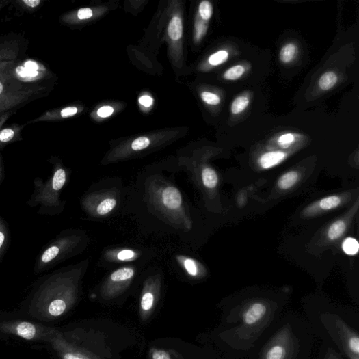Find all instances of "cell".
<instances>
[{"label": "cell", "instance_id": "f1b7e54d", "mask_svg": "<svg viewBox=\"0 0 359 359\" xmlns=\"http://www.w3.org/2000/svg\"><path fill=\"white\" fill-rule=\"evenodd\" d=\"M8 241V229L1 217H0V256L5 250Z\"/></svg>", "mask_w": 359, "mask_h": 359}, {"label": "cell", "instance_id": "603a6c76", "mask_svg": "<svg viewBox=\"0 0 359 359\" xmlns=\"http://www.w3.org/2000/svg\"><path fill=\"white\" fill-rule=\"evenodd\" d=\"M134 274V271L131 268H122L120 269L115 272H114L111 275V280L114 282H122V281H127L128 280H130L133 278V276Z\"/></svg>", "mask_w": 359, "mask_h": 359}, {"label": "cell", "instance_id": "9c48e42d", "mask_svg": "<svg viewBox=\"0 0 359 359\" xmlns=\"http://www.w3.org/2000/svg\"><path fill=\"white\" fill-rule=\"evenodd\" d=\"M78 108L75 106L64 107L62 109H53L46 111L40 117L29 122V124H35L42 122L55 121L60 119L71 118L77 115Z\"/></svg>", "mask_w": 359, "mask_h": 359}, {"label": "cell", "instance_id": "d590c367", "mask_svg": "<svg viewBox=\"0 0 359 359\" xmlns=\"http://www.w3.org/2000/svg\"><path fill=\"white\" fill-rule=\"evenodd\" d=\"M184 265L187 272L191 276H196L198 274V268L194 261L190 259H187L184 262Z\"/></svg>", "mask_w": 359, "mask_h": 359}, {"label": "cell", "instance_id": "4fadbf2b", "mask_svg": "<svg viewBox=\"0 0 359 359\" xmlns=\"http://www.w3.org/2000/svg\"><path fill=\"white\" fill-rule=\"evenodd\" d=\"M168 34L170 38L177 41L183 36V23L182 20L178 16H174L171 20L168 27Z\"/></svg>", "mask_w": 359, "mask_h": 359}, {"label": "cell", "instance_id": "484cf974", "mask_svg": "<svg viewBox=\"0 0 359 359\" xmlns=\"http://www.w3.org/2000/svg\"><path fill=\"white\" fill-rule=\"evenodd\" d=\"M343 251L348 255H355L358 252V242L353 238L347 239L343 243Z\"/></svg>", "mask_w": 359, "mask_h": 359}, {"label": "cell", "instance_id": "e0dca14e", "mask_svg": "<svg viewBox=\"0 0 359 359\" xmlns=\"http://www.w3.org/2000/svg\"><path fill=\"white\" fill-rule=\"evenodd\" d=\"M297 47L294 44L284 45L280 51V60L284 64H289L295 58Z\"/></svg>", "mask_w": 359, "mask_h": 359}, {"label": "cell", "instance_id": "2e32d148", "mask_svg": "<svg viewBox=\"0 0 359 359\" xmlns=\"http://www.w3.org/2000/svg\"><path fill=\"white\" fill-rule=\"evenodd\" d=\"M300 175L296 172H289L284 174L278 181L280 189L286 190L292 187L298 181Z\"/></svg>", "mask_w": 359, "mask_h": 359}, {"label": "cell", "instance_id": "d4e9b609", "mask_svg": "<svg viewBox=\"0 0 359 359\" xmlns=\"http://www.w3.org/2000/svg\"><path fill=\"white\" fill-rule=\"evenodd\" d=\"M245 68L241 65H237L229 68L224 73V78L226 80L234 81L239 79L244 74Z\"/></svg>", "mask_w": 359, "mask_h": 359}, {"label": "cell", "instance_id": "8fae6325", "mask_svg": "<svg viewBox=\"0 0 359 359\" xmlns=\"http://www.w3.org/2000/svg\"><path fill=\"white\" fill-rule=\"evenodd\" d=\"M162 202L170 209H177L182 204V197L178 189L169 187L162 192Z\"/></svg>", "mask_w": 359, "mask_h": 359}, {"label": "cell", "instance_id": "9a60e30c", "mask_svg": "<svg viewBox=\"0 0 359 359\" xmlns=\"http://www.w3.org/2000/svg\"><path fill=\"white\" fill-rule=\"evenodd\" d=\"M317 359H345L341 354L332 347L321 343Z\"/></svg>", "mask_w": 359, "mask_h": 359}, {"label": "cell", "instance_id": "7c38bea8", "mask_svg": "<svg viewBox=\"0 0 359 359\" xmlns=\"http://www.w3.org/2000/svg\"><path fill=\"white\" fill-rule=\"evenodd\" d=\"M287 155L282 151H273L263 154L259 159L261 168L268 170L282 162Z\"/></svg>", "mask_w": 359, "mask_h": 359}, {"label": "cell", "instance_id": "7a4b0ae2", "mask_svg": "<svg viewBox=\"0 0 359 359\" xmlns=\"http://www.w3.org/2000/svg\"><path fill=\"white\" fill-rule=\"evenodd\" d=\"M304 315L315 337L345 359H359V315L323 299L304 302Z\"/></svg>", "mask_w": 359, "mask_h": 359}, {"label": "cell", "instance_id": "5bb4252c", "mask_svg": "<svg viewBox=\"0 0 359 359\" xmlns=\"http://www.w3.org/2000/svg\"><path fill=\"white\" fill-rule=\"evenodd\" d=\"M338 81V76L334 72L328 71L324 73L319 81V88L327 91L332 89Z\"/></svg>", "mask_w": 359, "mask_h": 359}, {"label": "cell", "instance_id": "f546056e", "mask_svg": "<svg viewBox=\"0 0 359 359\" xmlns=\"http://www.w3.org/2000/svg\"><path fill=\"white\" fill-rule=\"evenodd\" d=\"M62 359H90L88 356L79 351H65L57 352Z\"/></svg>", "mask_w": 359, "mask_h": 359}, {"label": "cell", "instance_id": "4dcf8cb0", "mask_svg": "<svg viewBox=\"0 0 359 359\" xmlns=\"http://www.w3.org/2000/svg\"><path fill=\"white\" fill-rule=\"evenodd\" d=\"M150 142L146 137H140L135 139L131 145V148L135 151H139L146 149L150 146Z\"/></svg>", "mask_w": 359, "mask_h": 359}, {"label": "cell", "instance_id": "6da1fadb", "mask_svg": "<svg viewBox=\"0 0 359 359\" xmlns=\"http://www.w3.org/2000/svg\"><path fill=\"white\" fill-rule=\"evenodd\" d=\"M288 292L247 295L223 303L214 339L228 359L253 358L283 315Z\"/></svg>", "mask_w": 359, "mask_h": 359}, {"label": "cell", "instance_id": "7bdbcfd3", "mask_svg": "<svg viewBox=\"0 0 359 359\" xmlns=\"http://www.w3.org/2000/svg\"><path fill=\"white\" fill-rule=\"evenodd\" d=\"M2 165V155L0 154V174H1Z\"/></svg>", "mask_w": 359, "mask_h": 359}, {"label": "cell", "instance_id": "74e56055", "mask_svg": "<svg viewBox=\"0 0 359 359\" xmlns=\"http://www.w3.org/2000/svg\"><path fill=\"white\" fill-rule=\"evenodd\" d=\"M93 16V12L90 8H82L77 12V18L80 20H86Z\"/></svg>", "mask_w": 359, "mask_h": 359}, {"label": "cell", "instance_id": "30bf717a", "mask_svg": "<svg viewBox=\"0 0 359 359\" xmlns=\"http://www.w3.org/2000/svg\"><path fill=\"white\" fill-rule=\"evenodd\" d=\"M24 127V125L14 124L0 129V148L11 143L21 141L22 139L21 132Z\"/></svg>", "mask_w": 359, "mask_h": 359}, {"label": "cell", "instance_id": "83f0119b", "mask_svg": "<svg viewBox=\"0 0 359 359\" xmlns=\"http://www.w3.org/2000/svg\"><path fill=\"white\" fill-rule=\"evenodd\" d=\"M199 13L204 21H209L213 15V6L209 1H203L199 7Z\"/></svg>", "mask_w": 359, "mask_h": 359}, {"label": "cell", "instance_id": "ac0fdd59", "mask_svg": "<svg viewBox=\"0 0 359 359\" xmlns=\"http://www.w3.org/2000/svg\"><path fill=\"white\" fill-rule=\"evenodd\" d=\"M346 230V224L343 220H338L330 226L328 231V237L330 240L339 239Z\"/></svg>", "mask_w": 359, "mask_h": 359}, {"label": "cell", "instance_id": "836d02e7", "mask_svg": "<svg viewBox=\"0 0 359 359\" xmlns=\"http://www.w3.org/2000/svg\"><path fill=\"white\" fill-rule=\"evenodd\" d=\"M295 142V136L293 133H285L279 137L278 141L280 146L287 148Z\"/></svg>", "mask_w": 359, "mask_h": 359}, {"label": "cell", "instance_id": "5b68a950", "mask_svg": "<svg viewBox=\"0 0 359 359\" xmlns=\"http://www.w3.org/2000/svg\"><path fill=\"white\" fill-rule=\"evenodd\" d=\"M51 72L42 63L31 59L18 60L4 75L0 76L12 88L18 91L46 90L42 85Z\"/></svg>", "mask_w": 359, "mask_h": 359}, {"label": "cell", "instance_id": "b9f144b4", "mask_svg": "<svg viewBox=\"0 0 359 359\" xmlns=\"http://www.w3.org/2000/svg\"><path fill=\"white\" fill-rule=\"evenodd\" d=\"M13 112L7 113L1 116H0V129H1L9 118L12 116Z\"/></svg>", "mask_w": 359, "mask_h": 359}, {"label": "cell", "instance_id": "ffe728a7", "mask_svg": "<svg viewBox=\"0 0 359 359\" xmlns=\"http://www.w3.org/2000/svg\"><path fill=\"white\" fill-rule=\"evenodd\" d=\"M250 101L245 96H240L237 97L233 101L231 106V111L233 114L237 115L243 111L248 105H250Z\"/></svg>", "mask_w": 359, "mask_h": 359}, {"label": "cell", "instance_id": "ab89813d", "mask_svg": "<svg viewBox=\"0 0 359 359\" xmlns=\"http://www.w3.org/2000/svg\"><path fill=\"white\" fill-rule=\"evenodd\" d=\"M135 254L133 252L130 250H124L120 252L118 255V258L120 261H127L133 258Z\"/></svg>", "mask_w": 359, "mask_h": 359}, {"label": "cell", "instance_id": "7402d4cb", "mask_svg": "<svg viewBox=\"0 0 359 359\" xmlns=\"http://www.w3.org/2000/svg\"><path fill=\"white\" fill-rule=\"evenodd\" d=\"M228 58L229 53L225 50H220L211 55L209 63L213 66H217L226 63Z\"/></svg>", "mask_w": 359, "mask_h": 359}, {"label": "cell", "instance_id": "f35d334b", "mask_svg": "<svg viewBox=\"0 0 359 359\" xmlns=\"http://www.w3.org/2000/svg\"><path fill=\"white\" fill-rule=\"evenodd\" d=\"M152 358V359H172L168 352L158 349L153 350Z\"/></svg>", "mask_w": 359, "mask_h": 359}, {"label": "cell", "instance_id": "ba28073f", "mask_svg": "<svg viewBox=\"0 0 359 359\" xmlns=\"http://www.w3.org/2000/svg\"><path fill=\"white\" fill-rule=\"evenodd\" d=\"M19 44L16 40L0 44V76L5 75L18 61Z\"/></svg>", "mask_w": 359, "mask_h": 359}, {"label": "cell", "instance_id": "277c9868", "mask_svg": "<svg viewBox=\"0 0 359 359\" xmlns=\"http://www.w3.org/2000/svg\"><path fill=\"white\" fill-rule=\"evenodd\" d=\"M57 330L20 313H0V338L47 344Z\"/></svg>", "mask_w": 359, "mask_h": 359}, {"label": "cell", "instance_id": "8d00e7d4", "mask_svg": "<svg viewBox=\"0 0 359 359\" xmlns=\"http://www.w3.org/2000/svg\"><path fill=\"white\" fill-rule=\"evenodd\" d=\"M114 112V109L112 107L103 106L98 110L97 114L99 117L105 118L112 116Z\"/></svg>", "mask_w": 359, "mask_h": 359}, {"label": "cell", "instance_id": "1f68e13d", "mask_svg": "<svg viewBox=\"0 0 359 359\" xmlns=\"http://www.w3.org/2000/svg\"><path fill=\"white\" fill-rule=\"evenodd\" d=\"M141 305L144 311L148 312L150 310L154 305L153 294L151 293H145L142 297Z\"/></svg>", "mask_w": 359, "mask_h": 359}, {"label": "cell", "instance_id": "8992f818", "mask_svg": "<svg viewBox=\"0 0 359 359\" xmlns=\"http://www.w3.org/2000/svg\"><path fill=\"white\" fill-rule=\"evenodd\" d=\"M43 90L18 91L10 88L3 79L0 77V116L13 112L12 109L40 97Z\"/></svg>", "mask_w": 359, "mask_h": 359}, {"label": "cell", "instance_id": "d6986e66", "mask_svg": "<svg viewBox=\"0 0 359 359\" xmlns=\"http://www.w3.org/2000/svg\"><path fill=\"white\" fill-rule=\"evenodd\" d=\"M204 185L208 188H214L218 183V178L215 172L211 168H206L202 172Z\"/></svg>", "mask_w": 359, "mask_h": 359}, {"label": "cell", "instance_id": "60d3db41", "mask_svg": "<svg viewBox=\"0 0 359 359\" xmlns=\"http://www.w3.org/2000/svg\"><path fill=\"white\" fill-rule=\"evenodd\" d=\"M139 103L145 107H150L153 103V99L149 96H143L139 98Z\"/></svg>", "mask_w": 359, "mask_h": 359}, {"label": "cell", "instance_id": "d6a6232c", "mask_svg": "<svg viewBox=\"0 0 359 359\" xmlns=\"http://www.w3.org/2000/svg\"><path fill=\"white\" fill-rule=\"evenodd\" d=\"M201 98L204 103L211 105H217L220 103V98L217 94L211 92H202Z\"/></svg>", "mask_w": 359, "mask_h": 359}, {"label": "cell", "instance_id": "cb8c5ba5", "mask_svg": "<svg viewBox=\"0 0 359 359\" xmlns=\"http://www.w3.org/2000/svg\"><path fill=\"white\" fill-rule=\"evenodd\" d=\"M341 203V199L338 196H329L321 200L319 202V207L323 210H330L336 208Z\"/></svg>", "mask_w": 359, "mask_h": 359}, {"label": "cell", "instance_id": "e575fe53", "mask_svg": "<svg viewBox=\"0 0 359 359\" xmlns=\"http://www.w3.org/2000/svg\"><path fill=\"white\" fill-rule=\"evenodd\" d=\"M207 30V24L202 21H198L196 25V40L200 41L206 34Z\"/></svg>", "mask_w": 359, "mask_h": 359}, {"label": "cell", "instance_id": "3957f363", "mask_svg": "<svg viewBox=\"0 0 359 359\" xmlns=\"http://www.w3.org/2000/svg\"><path fill=\"white\" fill-rule=\"evenodd\" d=\"M315 335L305 319L284 314L252 359H311Z\"/></svg>", "mask_w": 359, "mask_h": 359}, {"label": "cell", "instance_id": "44dd1931", "mask_svg": "<svg viewBox=\"0 0 359 359\" xmlns=\"http://www.w3.org/2000/svg\"><path fill=\"white\" fill-rule=\"evenodd\" d=\"M15 3L25 12H34L40 8L43 1L42 0H20V1H16Z\"/></svg>", "mask_w": 359, "mask_h": 359}, {"label": "cell", "instance_id": "4316f807", "mask_svg": "<svg viewBox=\"0 0 359 359\" xmlns=\"http://www.w3.org/2000/svg\"><path fill=\"white\" fill-rule=\"evenodd\" d=\"M116 204L114 199H106L99 204L97 212L101 215H106L116 207Z\"/></svg>", "mask_w": 359, "mask_h": 359}, {"label": "cell", "instance_id": "52a82bcc", "mask_svg": "<svg viewBox=\"0 0 359 359\" xmlns=\"http://www.w3.org/2000/svg\"><path fill=\"white\" fill-rule=\"evenodd\" d=\"M66 181V174L64 170L60 168L55 172L51 179V183H47L42 189L39 195L37 196L36 201H38L43 204L48 206L55 201L54 192L60 191L64 186Z\"/></svg>", "mask_w": 359, "mask_h": 359}]
</instances>
